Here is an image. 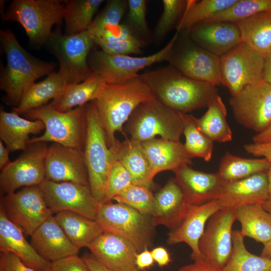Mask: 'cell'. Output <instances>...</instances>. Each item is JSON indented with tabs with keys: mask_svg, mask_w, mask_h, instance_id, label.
Wrapping results in <instances>:
<instances>
[{
	"mask_svg": "<svg viewBox=\"0 0 271 271\" xmlns=\"http://www.w3.org/2000/svg\"><path fill=\"white\" fill-rule=\"evenodd\" d=\"M54 217L70 241L79 249L87 247L103 232L95 220L75 212L61 211Z\"/></svg>",
	"mask_w": 271,
	"mask_h": 271,
	"instance_id": "cell-31",
	"label": "cell"
},
{
	"mask_svg": "<svg viewBox=\"0 0 271 271\" xmlns=\"http://www.w3.org/2000/svg\"><path fill=\"white\" fill-rule=\"evenodd\" d=\"M174 173V179L191 205H199L218 199L224 183L217 172L206 173L185 165Z\"/></svg>",
	"mask_w": 271,
	"mask_h": 271,
	"instance_id": "cell-22",
	"label": "cell"
},
{
	"mask_svg": "<svg viewBox=\"0 0 271 271\" xmlns=\"http://www.w3.org/2000/svg\"><path fill=\"white\" fill-rule=\"evenodd\" d=\"M180 113L154 97L139 105L125 126L130 138L141 142L157 136L167 140L180 141L183 132Z\"/></svg>",
	"mask_w": 271,
	"mask_h": 271,
	"instance_id": "cell-7",
	"label": "cell"
},
{
	"mask_svg": "<svg viewBox=\"0 0 271 271\" xmlns=\"http://www.w3.org/2000/svg\"><path fill=\"white\" fill-rule=\"evenodd\" d=\"M64 1L58 0H15L5 12V21L17 22L25 30L30 42L35 45L47 43L54 25L63 19Z\"/></svg>",
	"mask_w": 271,
	"mask_h": 271,
	"instance_id": "cell-5",
	"label": "cell"
},
{
	"mask_svg": "<svg viewBox=\"0 0 271 271\" xmlns=\"http://www.w3.org/2000/svg\"><path fill=\"white\" fill-rule=\"evenodd\" d=\"M163 11L155 29L153 39L161 42L170 31L180 22L188 5L185 0H163Z\"/></svg>",
	"mask_w": 271,
	"mask_h": 271,
	"instance_id": "cell-43",
	"label": "cell"
},
{
	"mask_svg": "<svg viewBox=\"0 0 271 271\" xmlns=\"http://www.w3.org/2000/svg\"><path fill=\"white\" fill-rule=\"evenodd\" d=\"M153 98L150 89L139 76L120 84L103 85L93 101L109 148L116 140V132L125 136L123 125L136 108Z\"/></svg>",
	"mask_w": 271,
	"mask_h": 271,
	"instance_id": "cell-2",
	"label": "cell"
},
{
	"mask_svg": "<svg viewBox=\"0 0 271 271\" xmlns=\"http://www.w3.org/2000/svg\"><path fill=\"white\" fill-rule=\"evenodd\" d=\"M186 32L195 44L220 57L242 42L240 30L234 23L203 22Z\"/></svg>",
	"mask_w": 271,
	"mask_h": 271,
	"instance_id": "cell-21",
	"label": "cell"
},
{
	"mask_svg": "<svg viewBox=\"0 0 271 271\" xmlns=\"http://www.w3.org/2000/svg\"><path fill=\"white\" fill-rule=\"evenodd\" d=\"M45 129L40 120H30L12 111H0V138L10 152L26 150L29 135L38 134Z\"/></svg>",
	"mask_w": 271,
	"mask_h": 271,
	"instance_id": "cell-29",
	"label": "cell"
},
{
	"mask_svg": "<svg viewBox=\"0 0 271 271\" xmlns=\"http://www.w3.org/2000/svg\"><path fill=\"white\" fill-rule=\"evenodd\" d=\"M236 209L223 208L209 219L199 242L205 260L216 268L223 269L232 251V226Z\"/></svg>",
	"mask_w": 271,
	"mask_h": 271,
	"instance_id": "cell-16",
	"label": "cell"
},
{
	"mask_svg": "<svg viewBox=\"0 0 271 271\" xmlns=\"http://www.w3.org/2000/svg\"><path fill=\"white\" fill-rule=\"evenodd\" d=\"M178 271H223V269L215 267L205 260L194 261L180 267Z\"/></svg>",
	"mask_w": 271,
	"mask_h": 271,
	"instance_id": "cell-54",
	"label": "cell"
},
{
	"mask_svg": "<svg viewBox=\"0 0 271 271\" xmlns=\"http://www.w3.org/2000/svg\"><path fill=\"white\" fill-rule=\"evenodd\" d=\"M47 43L58 60L59 71L68 85L82 82L92 75L88 58L95 44L88 31L67 35L62 34L58 26Z\"/></svg>",
	"mask_w": 271,
	"mask_h": 271,
	"instance_id": "cell-10",
	"label": "cell"
},
{
	"mask_svg": "<svg viewBox=\"0 0 271 271\" xmlns=\"http://www.w3.org/2000/svg\"><path fill=\"white\" fill-rule=\"evenodd\" d=\"M235 215L243 237L251 238L263 245L271 240V214L262 204L240 207L236 209Z\"/></svg>",
	"mask_w": 271,
	"mask_h": 271,
	"instance_id": "cell-33",
	"label": "cell"
},
{
	"mask_svg": "<svg viewBox=\"0 0 271 271\" xmlns=\"http://www.w3.org/2000/svg\"><path fill=\"white\" fill-rule=\"evenodd\" d=\"M141 144L154 176L162 171L174 172L182 166L192 163L180 141L155 138L142 142Z\"/></svg>",
	"mask_w": 271,
	"mask_h": 271,
	"instance_id": "cell-27",
	"label": "cell"
},
{
	"mask_svg": "<svg viewBox=\"0 0 271 271\" xmlns=\"http://www.w3.org/2000/svg\"><path fill=\"white\" fill-rule=\"evenodd\" d=\"M0 208L11 221L30 236L53 214L39 186L24 187L2 196Z\"/></svg>",
	"mask_w": 271,
	"mask_h": 271,
	"instance_id": "cell-14",
	"label": "cell"
},
{
	"mask_svg": "<svg viewBox=\"0 0 271 271\" xmlns=\"http://www.w3.org/2000/svg\"><path fill=\"white\" fill-rule=\"evenodd\" d=\"M47 143L28 144L22 154L1 171L0 190L2 196L15 192L21 187L39 186L46 179Z\"/></svg>",
	"mask_w": 271,
	"mask_h": 271,
	"instance_id": "cell-12",
	"label": "cell"
},
{
	"mask_svg": "<svg viewBox=\"0 0 271 271\" xmlns=\"http://www.w3.org/2000/svg\"><path fill=\"white\" fill-rule=\"evenodd\" d=\"M49 271H91L82 257L68 256L51 262Z\"/></svg>",
	"mask_w": 271,
	"mask_h": 271,
	"instance_id": "cell-48",
	"label": "cell"
},
{
	"mask_svg": "<svg viewBox=\"0 0 271 271\" xmlns=\"http://www.w3.org/2000/svg\"><path fill=\"white\" fill-rule=\"evenodd\" d=\"M109 149L130 173L133 184L152 186L155 176L141 142L131 138L121 142L116 139Z\"/></svg>",
	"mask_w": 271,
	"mask_h": 271,
	"instance_id": "cell-28",
	"label": "cell"
},
{
	"mask_svg": "<svg viewBox=\"0 0 271 271\" xmlns=\"http://www.w3.org/2000/svg\"><path fill=\"white\" fill-rule=\"evenodd\" d=\"M0 271H36L25 264L15 254L9 252L0 253Z\"/></svg>",
	"mask_w": 271,
	"mask_h": 271,
	"instance_id": "cell-50",
	"label": "cell"
},
{
	"mask_svg": "<svg viewBox=\"0 0 271 271\" xmlns=\"http://www.w3.org/2000/svg\"><path fill=\"white\" fill-rule=\"evenodd\" d=\"M103 0H69L64 1L63 19L65 35H75L87 31Z\"/></svg>",
	"mask_w": 271,
	"mask_h": 271,
	"instance_id": "cell-37",
	"label": "cell"
},
{
	"mask_svg": "<svg viewBox=\"0 0 271 271\" xmlns=\"http://www.w3.org/2000/svg\"><path fill=\"white\" fill-rule=\"evenodd\" d=\"M179 32H176L170 42L157 52L147 56L114 55L101 50L90 52L88 63L93 73L105 83L120 84L139 76L142 69L162 61H168Z\"/></svg>",
	"mask_w": 271,
	"mask_h": 271,
	"instance_id": "cell-9",
	"label": "cell"
},
{
	"mask_svg": "<svg viewBox=\"0 0 271 271\" xmlns=\"http://www.w3.org/2000/svg\"><path fill=\"white\" fill-rule=\"evenodd\" d=\"M132 184L129 172L119 160L115 158L110 170L105 195L101 203H109Z\"/></svg>",
	"mask_w": 271,
	"mask_h": 271,
	"instance_id": "cell-46",
	"label": "cell"
},
{
	"mask_svg": "<svg viewBox=\"0 0 271 271\" xmlns=\"http://www.w3.org/2000/svg\"><path fill=\"white\" fill-rule=\"evenodd\" d=\"M105 82L95 74L85 81L67 85L61 95L49 104L58 111L66 112L94 100Z\"/></svg>",
	"mask_w": 271,
	"mask_h": 271,
	"instance_id": "cell-34",
	"label": "cell"
},
{
	"mask_svg": "<svg viewBox=\"0 0 271 271\" xmlns=\"http://www.w3.org/2000/svg\"><path fill=\"white\" fill-rule=\"evenodd\" d=\"M263 207L271 214V201H266L262 204Z\"/></svg>",
	"mask_w": 271,
	"mask_h": 271,
	"instance_id": "cell-61",
	"label": "cell"
},
{
	"mask_svg": "<svg viewBox=\"0 0 271 271\" xmlns=\"http://www.w3.org/2000/svg\"><path fill=\"white\" fill-rule=\"evenodd\" d=\"M31 236L32 245L50 262L79 253V249L70 241L53 215L42 223Z\"/></svg>",
	"mask_w": 271,
	"mask_h": 271,
	"instance_id": "cell-24",
	"label": "cell"
},
{
	"mask_svg": "<svg viewBox=\"0 0 271 271\" xmlns=\"http://www.w3.org/2000/svg\"><path fill=\"white\" fill-rule=\"evenodd\" d=\"M267 180H268V200L271 201V167L267 172Z\"/></svg>",
	"mask_w": 271,
	"mask_h": 271,
	"instance_id": "cell-60",
	"label": "cell"
},
{
	"mask_svg": "<svg viewBox=\"0 0 271 271\" xmlns=\"http://www.w3.org/2000/svg\"><path fill=\"white\" fill-rule=\"evenodd\" d=\"M267 172L260 173L240 180L224 183L218 198L222 209L237 208L260 204L268 200Z\"/></svg>",
	"mask_w": 271,
	"mask_h": 271,
	"instance_id": "cell-23",
	"label": "cell"
},
{
	"mask_svg": "<svg viewBox=\"0 0 271 271\" xmlns=\"http://www.w3.org/2000/svg\"><path fill=\"white\" fill-rule=\"evenodd\" d=\"M67 85L60 71L53 72L43 81L33 84L24 94L19 104L13 108L12 111L19 115L25 114L45 105L50 99H57Z\"/></svg>",
	"mask_w": 271,
	"mask_h": 271,
	"instance_id": "cell-30",
	"label": "cell"
},
{
	"mask_svg": "<svg viewBox=\"0 0 271 271\" xmlns=\"http://www.w3.org/2000/svg\"><path fill=\"white\" fill-rule=\"evenodd\" d=\"M221 209L218 199L202 205H191L181 222L169 233L168 243H185L191 249V257L194 261L205 260L200 251L199 242L208 221Z\"/></svg>",
	"mask_w": 271,
	"mask_h": 271,
	"instance_id": "cell-19",
	"label": "cell"
},
{
	"mask_svg": "<svg viewBox=\"0 0 271 271\" xmlns=\"http://www.w3.org/2000/svg\"><path fill=\"white\" fill-rule=\"evenodd\" d=\"M10 151L5 147L3 142L0 140V169L2 171L11 161L9 159Z\"/></svg>",
	"mask_w": 271,
	"mask_h": 271,
	"instance_id": "cell-57",
	"label": "cell"
},
{
	"mask_svg": "<svg viewBox=\"0 0 271 271\" xmlns=\"http://www.w3.org/2000/svg\"><path fill=\"white\" fill-rule=\"evenodd\" d=\"M128 13L123 24L133 35L143 44H147L153 38L147 18L146 0H128Z\"/></svg>",
	"mask_w": 271,
	"mask_h": 271,
	"instance_id": "cell-44",
	"label": "cell"
},
{
	"mask_svg": "<svg viewBox=\"0 0 271 271\" xmlns=\"http://www.w3.org/2000/svg\"><path fill=\"white\" fill-rule=\"evenodd\" d=\"M134 37L131 31L123 24L108 26L93 39L108 42L117 41ZM136 38V37H135Z\"/></svg>",
	"mask_w": 271,
	"mask_h": 271,
	"instance_id": "cell-49",
	"label": "cell"
},
{
	"mask_svg": "<svg viewBox=\"0 0 271 271\" xmlns=\"http://www.w3.org/2000/svg\"><path fill=\"white\" fill-rule=\"evenodd\" d=\"M87 248L97 260L112 271H140L136 263L138 251L122 236L103 231Z\"/></svg>",
	"mask_w": 271,
	"mask_h": 271,
	"instance_id": "cell-20",
	"label": "cell"
},
{
	"mask_svg": "<svg viewBox=\"0 0 271 271\" xmlns=\"http://www.w3.org/2000/svg\"><path fill=\"white\" fill-rule=\"evenodd\" d=\"M226 108L217 94L207 106L206 112L196 118L199 128L213 142L226 143L232 140V131L226 121Z\"/></svg>",
	"mask_w": 271,
	"mask_h": 271,
	"instance_id": "cell-36",
	"label": "cell"
},
{
	"mask_svg": "<svg viewBox=\"0 0 271 271\" xmlns=\"http://www.w3.org/2000/svg\"><path fill=\"white\" fill-rule=\"evenodd\" d=\"M270 167L264 158H243L226 152L220 160L217 173L224 183H229L267 172Z\"/></svg>",
	"mask_w": 271,
	"mask_h": 271,
	"instance_id": "cell-35",
	"label": "cell"
},
{
	"mask_svg": "<svg viewBox=\"0 0 271 271\" xmlns=\"http://www.w3.org/2000/svg\"><path fill=\"white\" fill-rule=\"evenodd\" d=\"M262 80L271 84V54L264 57Z\"/></svg>",
	"mask_w": 271,
	"mask_h": 271,
	"instance_id": "cell-56",
	"label": "cell"
},
{
	"mask_svg": "<svg viewBox=\"0 0 271 271\" xmlns=\"http://www.w3.org/2000/svg\"><path fill=\"white\" fill-rule=\"evenodd\" d=\"M39 186L47 206L53 214L68 211L95 220L99 203L93 197L90 187L46 179Z\"/></svg>",
	"mask_w": 271,
	"mask_h": 271,
	"instance_id": "cell-15",
	"label": "cell"
},
{
	"mask_svg": "<svg viewBox=\"0 0 271 271\" xmlns=\"http://www.w3.org/2000/svg\"><path fill=\"white\" fill-rule=\"evenodd\" d=\"M151 252L154 261L161 267L167 265L172 261L169 252L164 247H155Z\"/></svg>",
	"mask_w": 271,
	"mask_h": 271,
	"instance_id": "cell-53",
	"label": "cell"
},
{
	"mask_svg": "<svg viewBox=\"0 0 271 271\" xmlns=\"http://www.w3.org/2000/svg\"><path fill=\"white\" fill-rule=\"evenodd\" d=\"M0 39L7 59L1 74L0 88L6 92L9 103L16 107L36 80L53 72L55 64L29 54L10 29L0 31Z\"/></svg>",
	"mask_w": 271,
	"mask_h": 271,
	"instance_id": "cell-3",
	"label": "cell"
},
{
	"mask_svg": "<svg viewBox=\"0 0 271 271\" xmlns=\"http://www.w3.org/2000/svg\"><path fill=\"white\" fill-rule=\"evenodd\" d=\"M104 52L114 55H129L142 53L143 43L136 38L117 41L108 42L101 40H93Z\"/></svg>",
	"mask_w": 271,
	"mask_h": 271,
	"instance_id": "cell-47",
	"label": "cell"
},
{
	"mask_svg": "<svg viewBox=\"0 0 271 271\" xmlns=\"http://www.w3.org/2000/svg\"><path fill=\"white\" fill-rule=\"evenodd\" d=\"M244 149L249 154L254 156L261 157L271 164V141L262 143L246 144Z\"/></svg>",
	"mask_w": 271,
	"mask_h": 271,
	"instance_id": "cell-51",
	"label": "cell"
},
{
	"mask_svg": "<svg viewBox=\"0 0 271 271\" xmlns=\"http://www.w3.org/2000/svg\"><path fill=\"white\" fill-rule=\"evenodd\" d=\"M263 12H271V0H237L230 7L205 22L235 23Z\"/></svg>",
	"mask_w": 271,
	"mask_h": 271,
	"instance_id": "cell-41",
	"label": "cell"
},
{
	"mask_svg": "<svg viewBox=\"0 0 271 271\" xmlns=\"http://www.w3.org/2000/svg\"><path fill=\"white\" fill-rule=\"evenodd\" d=\"M82 258L91 271H112L100 263L91 253H85Z\"/></svg>",
	"mask_w": 271,
	"mask_h": 271,
	"instance_id": "cell-55",
	"label": "cell"
},
{
	"mask_svg": "<svg viewBox=\"0 0 271 271\" xmlns=\"http://www.w3.org/2000/svg\"><path fill=\"white\" fill-rule=\"evenodd\" d=\"M254 143H262L271 141V125L262 132L257 133L253 138Z\"/></svg>",
	"mask_w": 271,
	"mask_h": 271,
	"instance_id": "cell-58",
	"label": "cell"
},
{
	"mask_svg": "<svg viewBox=\"0 0 271 271\" xmlns=\"http://www.w3.org/2000/svg\"><path fill=\"white\" fill-rule=\"evenodd\" d=\"M237 0L188 1L185 12L177 31H186L198 23L205 22L232 5Z\"/></svg>",
	"mask_w": 271,
	"mask_h": 271,
	"instance_id": "cell-40",
	"label": "cell"
},
{
	"mask_svg": "<svg viewBox=\"0 0 271 271\" xmlns=\"http://www.w3.org/2000/svg\"><path fill=\"white\" fill-rule=\"evenodd\" d=\"M180 113L186 139L184 146L188 156L191 159L200 158L209 162L213 153V142L199 128L197 118L191 114Z\"/></svg>",
	"mask_w": 271,
	"mask_h": 271,
	"instance_id": "cell-39",
	"label": "cell"
},
{
	"mask_svg": "<svg viewBox=\"0 0 271 271\" xmlns=\"http://www.w3.org/2000/svg\"><path fill=\"white\" fill-rule=\"evenodd\" d=\"M46 179L89 187L84 151L53 143L45 159Z\"/></svg>",
	"mask_w": 271,
	"mask_h": 271,
	"instance_id": "cell-18",
	"label": "cell"
},
{
	"mask_svg": "<svg viewBox=\"0 0 271 271\" xmlns=\"http://www.w3.org/2000/svg\"><path fill=\"white\" fill-rule=\"evenodd\" d=\"M260 255L271 259V240L263 245Z\"/></svg>",
	"mask_w": 271,
	"mask_h": 271,
	"instance_id": "cell-59",
	"label": "cell"
},
{
	"mask_svg": "<svg viewBox=\"0 0 271 271\" xmlns=\"http://www.w3.org/2000/svg\"><path fill=\"white\" fill-rule=\"evenodd\" d=\"M25 114L30 118L42 121L45 126L44 133L30 139L28 144L50 142L84 151L87 133L86 104L61 112L48 104Z\"/></svg>",
	"mask_w": 271,
	"mask_h": 271,
	"instance_id": "cell-4",
	"label": "cell"
},
{
	"mask_svg": "<svg viewBox=\"0 0 271 271\" xmlns=\"http://www.w3.org/2000/svg\"><path fill=\"white\" fill-rule=\"evenodd\" d=\"M236 121L257 133L271 125V84L263 81L243 88L229 99Z\"/></svg>",
	"mask_w": 271,
	"mask_h": 271,
	"instance_id": "cell-13",
	"label": "cell"
},
{
	"mask_svg": "<svg viewBox=\"0 0 271 271\" xmlns=\"http://www.w3.org/2000/svg\"><path fill=\"white\" fill-rule=\"evenodd\" d=\"M155 197L156 209L152 216L154 225L174 229L181 222L191 205L181 188L175 179L171 178Z\"/></svg>",
	"mask_w": 271,
	"mask_h": 271,
	"instance_id": "cell-26",
	"label": "cell"
},
{
	"mask_svg": "<svg viewBox=\"0 0 271 271\" xmlns=\"http://www.w3.org/2000/svg\"><path fill=\"white\" fill-rule=\"evenodd\" d=\"M86 117L87 133L84 154L89 187L94 198L101 203L115 158L107 146L93 101L86 104Z\"/></svg>",
	"mask_w": 271,
	"mask_h": 271,
	"instance_id": "cell-6",
	"label": "cell"
},
{
	"mask_svg": "<svg viewBox=\"0 0 271 271\" xmlns=\"http://www.w3.org/2000/svg\"><path fill=\"white\" fill-rule=\"evenodd\" d=\"M235 24L242 42L264 57L271 54V12L259 13Z\"/></svg>",
	"mask_w": 271,
	"mask_h": 271,
	"instance_id": "cell-32",
	"label": "cell"
},
{
	"mask_svg": "<svg viewBox=\"0 0 271 271\" xmlns=\"http://www.w3.org/2000/svg\"><path fill=\"white\" fill-rule=\"evenodd\" d=\"M113 200L152 217L155 211V195L149 188L144 186L132 184L116 196Z\"/></svg>",
	"mask_w": 271,
	"mask_h": 271,
	"instance_id": "cell-42",
	"label": "cell"
},
{
	"mask_svg": "<svg viewBox=\"0 0 271 271\" xmlns=\"http://www.w3.org/2000/svg\"><path fill=\"white\" fill-rule=\"evenodd\" d=\"M139 77L154 98L181 113L207 107L218 94L216 85L187 77L170 65L139 74Z\"/></svg>",
	"mask_w": 271,
	"mask_h": 271,
	"instance_id": "cell-1",
	"label": "cell"
},
{
	"mask_svg": "<svg viewBox=\"0 0 271 271\" xmlns=\"http://www.w3.org/2000/svg\"><path fill=\"white\" fill-rule=\"evenodd\" d=\"M154 262L151 251L148 248L145 249L137 254L136 263L140 271L150 268L153 265Z\"/></svg>",
	"mask_w": 271,
	"mask_h": 271,
	"instance_id": "cell-52",
	"label": "cell"
},
{
	"mask_svg": "<svg viewBox=\"0 0 271 271\" xmlns=\"http://www.w3.org/2000/svg\"><path fill=\"white\" fill-rule=\"evenodd\" d=\"M128 6L126 0H110L107 2L103 11L93 19L88 32L94 37L105 27L120 24Z\"/></svg>",
	"mask_w": 271,
	"mask_h": 271,
	"instance_id": "cell-45",
	"label": "cell"
},
{
	"mask_svg": "<svg viewBox=\"0 0 271 271\" xmlns=\"http://www.w3.org/2000/svg\"><path fill=\"white\" fill-rule=\"evenodd\" d=\"M264 57L242 42L220 57V82L232 96L262 80Z\"/></svg>",
	"mask_w": 271,
	"mask_h": 271,
	"instance_id": "cell-11",
	"label": "cell"
},
{
	"mask_svg": "<svg viewBox=\"0 0 271 271\" xmlns=\"http://www.w3.org/2000/svg\"><path fill=\"white\" fill-rule=\"evenodd\" d=\"M22 230L7 217L0 208V251L18 256L36 271H49L51 262L42 257L24 237Z\"/></svg>",
	"mask_w": 271,
	"mask_h": 271,
	"instance_id": "cell-25",
	"label": "cell"
},
{
	"mask_svg": "<svg viewBox=\"0 0 271 271\" xmlns=\"http://www.w3.org/2000/svg\"><path fill=\"white\" fill-rule=\"evenodd\" d=\"M174 44L170 65L192 79L215 85L220 82V57L189 41Z\"/></svg>",
	"mask_w": 271,
	"mask_h": 271,
	"instance_id": "cell-17",
	"label": "cell"
},
{
	"mask_svg": "<svg viewBox=\"0 0 271 271\" xmlns=\"http://www.w3.org/2000/svg\"><path fill=\"white\" fill-rule=\"evenodd\" d=\"M95 220L103 231L124 238L138 252L148 248L152 244L155 228L152 217L127 205L99 203Z\"/></svg>",
	"mask_w": 271,
	"mask_h": 271,
	"instance_id": "cell-8",
	"label": "cell"
},
{
	"mask_svg": "<svg viewBox=\"0 0 271 271\" xmlns=\"http://www.w3.org/2000/svg\"><path fill=\"white\" fill-rule=\"evenodd\" d=\"M244 238L239 230H233L232 251L223 271H271V259L249 252Z\"/></svg>",
	"mask_w": 271,
	"mask_h": 271,
	"instance_id": "cell-38",
	"label": "cell"
}]
</instances>
